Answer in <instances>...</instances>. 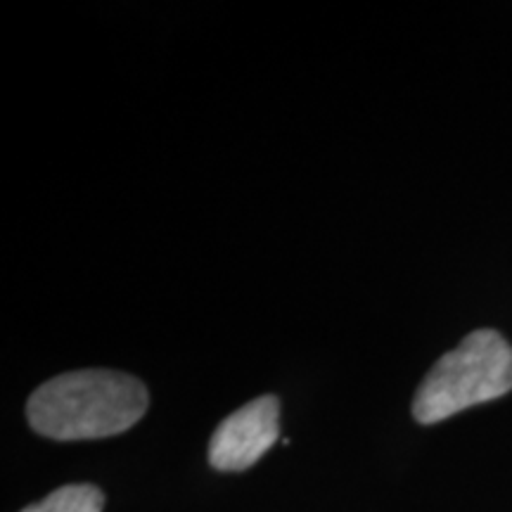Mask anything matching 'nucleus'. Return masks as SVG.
Segmentation results:
<instances>
[{"mask_svg":"<svg viewBox=\"0 0 512 512\" xmlns=\"http://www.w3.org/2000/svg\"><path fill=\"white\" fill-rule=\"evenodd\" d=\"M145 384L119 370H74L57 375L27 401V420L41 437L79 441L131 430L147 411Z\"/></svg>","mask_w":512,"mask_h":512,"instance_id":"nucleus-1","label":"nucleus"},{"mask_svg":"<svg viewBox=\"0 0 512 512\" xmlns=\"http://www.w3.org/2000/svg\"><path fill=\"white\" fill-rule=\"evenodd\" d=\"M512 389V347L501 332L475 330L434 363L413 399V418L434 425Z\"/></svg>","mask_w":512,"mask_h":512,"instance_id":"nucleus-2","label":"nucleus"},{"mask_svg":"<svg viewBox=\"0 0 512 512\" xmlns=\"http://www.w3.org/2000/svg\"><path fill=\"white\" fill-rule=\"evenodd\" d=\"M280 401L266 394L245 403L216 427L209 441V465L219 472H242L256 465L278 441Z\"/></svg>","mask_w":512,"mask_h":512,"instance_id":"nucleus-3","label":"nucleus"},{"mask_svg":"<svg viewBox=\"0 0 512 512\" xmlns=\"http://www.w3.org/2000/svg\"><path fill=\"white\" fill-rule=\"evenodd\" d=\"M105 494L93 484L60 486L53 494L19 512H102Z\"/></svg>","mask_w":512,"mask_h":512,"instance_id":"nucleus-4","label":"nucleus"}]
</instances>
